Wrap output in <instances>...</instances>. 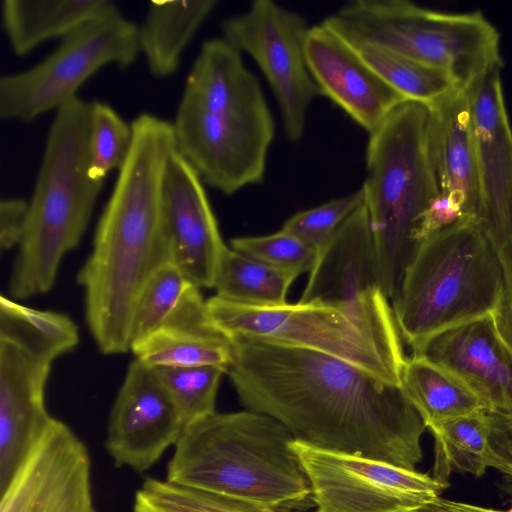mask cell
<instances>
[{"instance_id":"obj_1","label":"cell","mask_w":512,"mask_h":512,"mask_svg":"<svg viewBox=\"0 0 512 512\" xmlns=\"http://www.w3.org/2000/svg\"><path fill=\"white\" fill-rule=\"evenodd\" d=\"M232 338L226 374L248 410L319 448L415 470L426 426L402 387L327 354Z\"/></svg>"},{"instance_id":"obj_2","label":"cell","mask_w":512,"mask_h":512,"mask_svg":"<svg viewBox=\"0 0 512 512\" xmlns=\"http://www.w3.org/2000/svg\"><path fill=\"white\" fill-rule=\"evenodd\" d=\"M133 142L99 218L91 253L77 273L85 319L98 350H131L137 300L150 277L171 261L163 226V188L175 151L171 122L149 113L133 121Z\"/></svg>"},{"instance_id":"obj_3","label":"cell","mask_w":512,"mask_h":512,"mask_svg":"<svg viewBox=\"0 0 512 512\" xmlns=\"http://www.w3.org/2000/svg\"><path fill=\"white\" fill-rule=\"evenodd\" d=\"M294 438L259 412H215L185 427L166 480L264 508L306 509L311 489L291 448Z\"/></svg>"},{"instance_id":"obj_4","label":"cell","mask_w":512,"mask_h":512,"mask_svg":"<svg viewBox=\"0 0 512 512\" xmlns=\"http://www.w3.org/2000/svg\"><path fill=\"white\" fill-rule=\"evenodd\" d=\"M176 151L225 195L263 181L275 124L256 76L225 56L187 80L172 123Z\"/></svg>"},{"instance_id":"obj_5","label":"cell","mask_w":512,"mask_h":512,"mask_svg":"<svg viewBox=\"0 0 512 512\" xmlns=\"http://www.w3.org/2000/svg\"><path fill=\"white\" fill-rule=\"evenodd\" d=\"M89 116L90 102L80 97L56 110L9 278L16 301L53 288L63 257L91 219L104 182L88 172Z\"/></svg>"},{"instance_id":"obj_6","label":"cell","mask_w":512,"mask_h":512,"mask_svg":"<svg viewBox=\"0 0 512 512\" xmlns=\"http://www.w3.org/2000/svg\"><path fill=\"white\" fill-rule=\"evenodd\" d=\"M429 117V106L407 100L369 134L362 188L391 302L422 242L425 215L441 193L429 151Z\"/></svg>"},{"instance_id":"obj_7","label":"cell","mask_w":512,"mask_h":512,"mask_svg":"<svg viewBox=\"0 0 512 512\" xmlns=\"http://www.w3.org/2000/svg\"><path fill=\"white\" fill-rule=\"evenodd\" d=\"M504 300L495 251L462 219L420 243L391 304L402 341L416 353L437 334L493 314Z\"/></svg>"},{"instance_id":"obj_8","label":"cell","mask_w":512,"mask_h":512,"mask_svg":"<svg viewBox=\"0 0 512 512\" xmlns=\"http://www.w3.org/2000/svg\"><path fill=\"white\" fill-rule=\"evenodd\" d=\"M323 23L348 42L446 71L464 88L491 68L503 67L500 34L480 11L445 13L407 0H354Z\"/></svg>"},{"instance_id":"obj_9","label":"cell","mask_w":512,"mask_h":512,"mask_svg":"<svg viewBox=\"0 0 512 512\" xmlns=\"http://www.w3.org/2000/svg\"><path fill=\"white\" fill-rule=\"evenodd\" d=\"M214 324L225 334L311 350L344 360L401 387L403 346L378 337L346 312L315 303L256 307L216 295L206 300Z\"/></svg>"},{"instance_id":"obj_10","label":"cell","mask_w":512,"mask_h":512,"mask_svg":"<svg viewBox=\"0 0 512 512\" xmlns=\"http://www.w3.org/2000/svg\"><path fill=\"white\" fill-rule=\"evenodd\" d=\"M140 53L138 26L111 1L61 39L35 66L0 78L2 120L34 121L78 97L77 91L102 67L126 69Z\"/></svg>"},{"instance_id":"obj_11","label":"cell","mask_w":512,"mask_h":512,"mask_svg":"<svg viewBox=\"0 0 512 512\" xmlns=\"http://www.w3.org/2000/svg\"><path fill=\"white\" fill-rule=\"evenodd\" d=\"M76 340L46 323L0 322V493L54 421L45 390L54 361Z\"/></svg>"},{"instance_id":"obj_12","label":"cell","mask_w":512,"mask_h":512,"mask_svg":"<svg viewBox=\"0 0 512 512\" xmlns=\"http://www.w3.org/2000/svg\"><path fill=\"white\" fill-rule=\"evenodd\" d=\"M308 478L316 512H418L448 483L366 456L290 443Z\"/></svg>"},{"instance_id":"obj_13","label":"cell","mask_w":512,"mask_h":512,"mask_svg":"<svg viewBox=\"0 0 512 512\" xmlns=\"http://www.w3.org/2000/svg\"><path fill=\"white\" fill-rule=\"evenodd\" d=\"M309 27L299 13L271 0L253 1L221 23L223 38L261 69L279 105L285 135L294 143L302 139L308 109L319 95L305 57Z\"/></svg>"},{"instance_id":"obj_14","label":"cell","mask_w":512,"mask_h":512,"mask_svg":"<svg viewBox=\"0 0 512 512\" xmlns=\"http://www.w3.org/2000/svg\"><path fill=\"white\" fill-rule=\"evenodd\" d=\"M389 301L364 202L318 251L298 302L340 309L386 342L403 346Z\"/></svg>"},{"instance_id":"obj_15","label":"cell","mask_w":512,"mask_h":512,"mask_svg":"<svg viewBox=\"0 0 512 512\" xmlns=\"http://www.w3.org/2000/svg\"><path fill=\"white\" fill-rule=\"evenodd\" d=\"M502 67H494L466 88L477 145L479 195L473 224L495 251L512 302V127Z\"/></svg>"},{"instance_id":"obj_16","label":"cell","mask_w":512,"mask_h":512,"mask_svg":"<svg viewBox=\"0 0 512 512\" xmlns=\"http://www.w3.org/2000/svg\"><path fill=\"white\" fill-rule=\"evenodd\" d=\"M0 498V512H96L87 446L55 418Z\"/></svg>"},{"instance_id":"obj_17","label":"cell","mask_w":512,"mask_h":512,"mask_svg":"<svg viewBox=\"0 0 512 512\" xmlns=\"http://www.w3.org/2000/svg\"><path fill=\"white\" fill-rule=\"evenodd\" d=\"M186 423L154 368L134 359L113 403L105 448L117 467L150 469Z\"/></svg>"},{"instance_id":"obj_18","label":"cell","mask_w":512,"mask_h":512,"mask_svg":"<svg viewBox=\"0 0 512 512\" xmlns=\"http://www.w3.org/2000/svg\"><path fill=\"white\" fill-rule=\"evenodd\" d=\"M162 214L171 261L197 287L213 288L226 245L203 181L176 149L165 175Z\"/></svg>"},{"instance_id":"obj_19","label":"cell","mask_w":512,"mask_h":512,"mask_svg":"<svg viewBox=\"0 0 512 512\" xmlns=\"http://www.w3.org/2000/svg\"><path fill=\"white\" fill-rule=\"evenodd\" d=\"M305 57L319 91L368 134L407 101L359 56L352 45L323 22L309 27Z\"/></svg>"},{"instance_id":"obj_20","label":"cell","mask_w":512,"mask_h":512,"mask_svg":"<svg viewBox=\"0 0 512 512\" xmlns=\"http://www.w3.org/2000/svg\"><path fill=\"white\" fill-rule=\"evenodd\" d=\"M412 354L451 372L486 409L512 412V349L500 336L493 314L447 329Z\"/></svg>"},{"instance_id":"obj_21","label":"cell","mask_w":512,"mask_h":512,"mask_svg":"<svg viewBox=\"0 0 512 512\" xmlns=\"http://www.w3.org/2000/svg\"><path fill=\"white\" fill-rule=\"evenodd\" d=\"M130 351L152 368L219 366L228 371L234 342L214 324L200 288L193 286L173 314Z\"/></svg>"},{"instance_id":"obj_22","label":"cell","mask_w":512,"mask_h":512,"mask_svg":"<svg viewBox=\"0 0 512 512\" xmlns=\"http://www.w3.org/2000/svg\"><path fill=\"white\" fill-rule=\"evenodd\" d=\"M430 108L429 151L441 193L473 222L478 205L477 145L469 96L461 88Z\"/></svg>"},{"instance_id":"obj_23","label":"cell","mask_w":512,"mask_h":512,"mask_svg":"<svg viewBox=\"0 0 512 512\" xmlns=\"http://www.w3.org/2000/svg\"><path fill=\"white\" fill-rule=\"evenodd\" d=\"M216 5L215 0L149 2L138 37L151 75L162 79L177 72L185 48Z\"/></svg>"},{"instance_id":"obj_24","label":"cell","mask_w":512,"mask_h":512,"mask_svg":"<svg viewBox=\"0 0 512 512\" xmlns=\"http://www.w3.org/2000/svg\"><path fill=\"white\" fill-rule=\"evenodd\" d=\"M108 0H5L4 32L12 52L25 56L53 38H64L99 13Z\"/></svg>"},{"instance_id":"obj_25","label":"cell","mask_w":512,"mask_h":512,"mask_svg":"<svg viewBox=\"0 0 512 512\" xmlns=\"http://www.w3.org/2000/svg\"><path fill=\"white\" fill-rule=\"evenodd\" d=\"M401 387L427 428L446 419L486 409L460 379L419 355L406 358Z\"/></svg>"},{"instance_id":"obj_26","label":"cell","mask_w":512,"mask_h":512,"mask_svg":"<svg viewBox=\"0 0 512 512\" xmlns=\"http://www.w3.org/2000/svg\"><path fill=\"white\" fill-rule=\"evenodd\" d=\"M298 276L228 248L223 250L213 288L216 296L238 304L271 307L286 304Z\"/></svg>"},{"instance_id":"obj_27","label":"cell","mask_w":512,"mask_h":512,"mask_svg":"<svg viewBox=\"0 0 512 512\" xmlns=\"http://www.w3.org/2000/svg\"><path fill=\"white\" fill-rule=\"evenodd\" d=\"M349 43L370 68L407 100L430 107L464 88L446 71L373 45Z\"/></svg>"},{"instance_id":"obj_28","label":"cell","mask_w":512,"mask_h":512,"mask_svg":"<svg viewBox=\"0 0 512 512\" xmlns=\"http://www.w3.org/2000/svg\"><path fill=\"white\" fill-rule=\"evenodd\" d=\"M435 438L434 478L447 483L450 471L482 476L487 465L489 426L486 409L429 427Z\"/></svg>"},{"instance_id":"obj_29","label":"cell","mask_w":512,"mask_h":512,"mask_svg":"<svg viewBox=\"0 0 512 512\" xmlns=\"http://www.w3.org/2000/svg\"><path fill=\"white\" fill-rule=\"evenodd\" d=\"M133 512H292L264 508L227 496L147 478L136 491Z\"/></svg>"},{"instance_id":"obj_30","label":"cell","mask_w":512,"mask_h":512,"mask_svg":"<svg viewBox=\"0 0 512 512\" xmlns=\"http://www.w3.org/2000/svg\"><path fill=\"white\" fill-rule=\"evenodd\" d=\"M132 142V122L125 121L107 103L90 102L88 172L92 179L104 182L110 171H119Z\"/></svg>"},{"instance_id":"obj_31","label":"cell","mask_w":512,"mask_h":512,"mask_svg":"<svg viewBox=\"0 0 512 512\" xmlns=\"http://www.w3.org/2000/svg\"><path fill=\"white\" fill-rule=\"evenodd\" d=\"M196 286L172 262L159 267L144 286L133 314L131 346L159 328Z\"/></svg>"},{"instance_id":"obj_32","label":"cell","mask_w":512,"mask_h":512,"mask_svg":"<svg viewBox=\"0 0 512 512\" xmlns=\"http://www.w3.org/2000/svg\"><path fill=\"white\" fill-rule=\"evenodd\" d=\"M176 404L186 425L216 412L215 403L222 375L219 366L154 368Z\"/></svg>"},{"instance_id":"obj_33","label":"cell","mask_w":512,"mask_h":512,"mask_svg":"<svg viewBox=\"0 0 512 512\" xmlns=\"http://www.w3.org/2000/svg\"><path fill=\"white\" fill-rule=\"evenodd\" d=\"M364 202L365 193L361 186L349 195L296 213L283 224L281 230L319 251L343 222Z\"/></svg>"},{"instance_id":"obj_34","label":"cell","mask_w":512,"mask_h":512,"mask_svg":"<svg viewBox=\"0 0 512 512\" xmlns=\"http://www.w3.org/2000/svg\"><path fill=\"white\" fill-rule=\"evenodd\" d=\"M231 248L272 267L299 276L313 269L318 251L280 230L264 236L237 237Z\"/></svg>"},{"instance_id":"obj_35","label":"cell","mask_w":512,"mask_h":512,"mask_svg":"<svg viewBox=\"0 0 512 512\" xmlns=\"http://www.w3.org/2000/svg\"><path fill=\"white\" fill-rule=\"evenodd\" d=\"M489 436L487 465L512 477V412L486 409Z\"/></svg>"},{"instance_id":"obj_36","label":"cell","mask_w":512,"mask_h":512,"mask_svg":"<svg viewBox=\"0 0 512 512\" xmlns=\"http://www.w3.org/2000/svg\"><path fill=\"white\" fill-rule=\"evenodd\" d=\"M29 202L6 198L0 202V246L2 250L18 247L26 225Z\"/></svg>"},{"instance_id":"obj_37","label":"cell","mask_w":512,"mask_h":512,"mask_svg":"<svg viewBox=\"0 0 512 512\" xmlns=\"http://www.w3.org/2000/svg\"><path fill=\"white\" fill-rule=\"evenodd\" d=\"M418 512H504L463 502L440 498L439 496L423 506ZM505 512H512V508Z\"/></svg>"},{"instance_id":"obj_38","label":"cell","mask_w":512,"mask_h":512,"mask_svg":"<svg viewBox=\"0 0 512 512\" xmlns=\"http://www.w3.org/2000/svg\"><path fill=\"white\" fill-rule=\"evenodd\" d=\"M493 316L500 336L512 349V302L503 301Z\"/></svg>"}]
</instances>
